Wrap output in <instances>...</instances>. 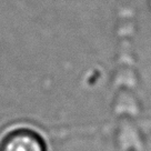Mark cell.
<instances>
[{
    "label": "cell",
    "instance_id": "obj_1",
    "mask_svg": "<svg viewBox=\"0 0 151 151\" xmlns=\"http://www.w3.org/2000/svg\"><path fill=\"white\" fill-rule=\"evenodd\" d=\"M0 151H47L43 138L29 128L10 130L0 141Z\"/></svg>",
    "mask_w": 151,
    "mask_h": 151
}]
</instances>
